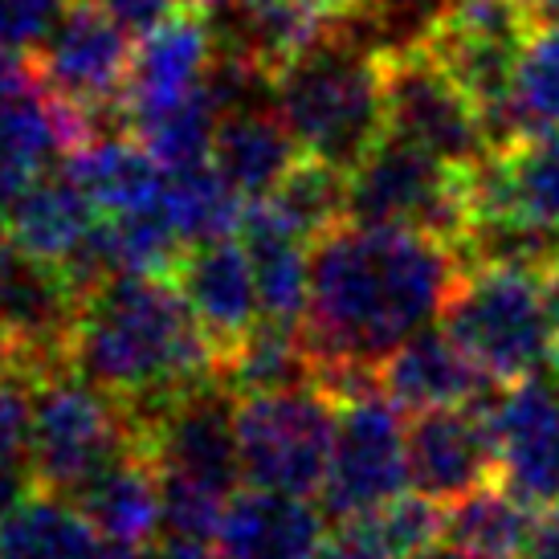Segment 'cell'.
Instances as JSON below:
<instances>
[{
  "instance_id": "6da1fadb",
  "label": "cell",
  "mask_w": 559,
  "mask_h": 559,
  "mask_svg": "<svg viewBox=\"0 0 559 559\" xmlns=\"http://www.w3.org/2000/svg\"><path fill=\"white\" fill-rule=\"evenodd\" d=\"M466 274L445 237L340 221L311 246V302L302 340L314 368H380L417 331L433 326Z\"/></svg>"
},
{
  "instance_id": "7a4b0ae2",
  "label": "cell",
  "mask_w": 559,
  "mask_h": 559,
  "mask_svg": "<svg viewBox=\"0 0 559 559\" xmlns=\"http://www.w3.org/2000/svg\"><path fill=\"white\" fill-rule=\"evenodd\" d=\"M66 368L127 404L131 420L217 376V347L180 286L152 274H110L79 302Z\"/></svg>"
},
{
  "instance_id": "3957f363",
  "label": "cell",
  "mask_w": 559,
  "mask_h": 559,
  "mask_svg": "<svg viewBox=\"0 0 559 559\" xmlns=\"http://www.w3.org/2000/svg\"><path fill=\"white\" fill-rule=\"evenodd\" d=\"M384 49L364 13L340 16L274 74V107L307 156L352 171L384 140Z\"/></svg>"
},
{
  "instance_id": "277c9868",
  "label": "cell",
  "mask_w": 559,
  "mask_h": 559,
  "mask_svg": "<svg viewBox=\"0 0 559 559\" xmlns=\"http://www.w3.org/2000/svg\"><path fill=\"white\" fill-rule=\"evenodd\" d=\"M539 270L466 265L441 326L498 384H519L556 368V331Z\"/></svg>"
},
{
  "instance_id": "5b68a950",
  "label": "cell",
  "mask_w": 559,
  "mask_h": 559,
  "mask_svg": "<svg viewBox=\"0 0 559 559\" xmlns=\"http://www.w3.org/2000/svg\"><path fill=\"white\" fill-rule=\"evenodd\" d=\"M347 221L420 229L462 249L474 225L469 164H450L384 131V140L347 171Z\"/></svg>"
},
{
  "instance_id": "8992f818",
  "label": "cell",
  "mask_w": 559,
  "mask_h": 559,
  "mask_svg": "<svg viewBox=\"0 0 559 559\" xmlns=\"http://www.w3.org/2000/svg\"><path fill=\"white\" fill-rule=\"evenodd\" d=\"M135 445V420L119 396L70 368L37 376L29 466L49 495L74 498L98 469Z\"/></svg>"
},
{
  "instance_id": "52a82bcc",
  "label": "cell",
  "mask_w": 559,
  "mask_h": 559,
  "mask_svg": "<svg viewBox=\"0 0 559 559\" xmlns=\"http://www.w3.org/2000/svg\"><path fill=\"white\" fill-rule=\"evenodd\" d=\"M340 401L319 384L237 396V450L249 486L311 498L335 450Z\"/></svg>"
},
{
  "instance_id": "ba28073f",
  "label": "cell",
  "mask_w": 559,
  "mask_h": 559,
  "mask_svg": "<svg viewBox=\"0 0 559 559\" xmlns=\"http://www.w3.org/2000/svg\"><path fill=\"white\" fill-rule=\"evenodd\" d=\"M535 29L539 16L531 13L527 0H445V9L420 33V46L478 103L495 147L514 70Z\"/></svg>"
},
{
  "instance_id": "9c48e42d",
  "label": "cell",
  "mask_w": 559,
  "mask_h": 559,
  "mask_svg": "<svg viewBox=\"0 0 559 559\" xmlns=\"http://www.w3.org/2000/svg\"><path fill=\"white\" fill-rule=\"evenodd\" d=\"M389 392H368L340 404L335 450L323 481V511L335 523H356L404 495L408 478V429Z\"/></svg>"
},
{
  "instance_id": "30bf717a",
  "label": "cell",
  "mask_w": 559,
  "mask_h": 559,
  "mask_svg": "<svg viewBox=\"0 0 559 559\" xmlns=\"http://www.w3.org/2000/svg\"><path fill=\"white\" fill-rule=\"evenodd\" d=\"M389 131L450 164H478L495 140L490 123L457 82L417 41L384 49Z\"/></svg>"
},
{
  "instance_id": "8fae6325",
  "label": "cell",
  "mask_w": 559,
  "mask_h": 559,
  "mask_svg": "<svg viewBox=\"0 0 559 559\" xmlns=\"http://www.w3.org/2000/svg\"><path fill=\"white\" fill-rule=\"evenodd\" d=\"M135 445L156 462L159 478L192 481L225 498H234L246 481L237 450V396L221 380L135 420Z\"/></svg>"
},
{
  "instance_id": "7c38bea8",
  "label": "cell",
  "mask_w": 559,
  "mask_h": 559,
  "mask_svg": "<svg viewBox=\"0 0 559 559\" xmlns=\"http://www.w3.org/2000/svg\"><path fill=\"white\" fill-rule=\"evenodd\" d=\"M131 37L135 33L123 21H115L103 4L74 0L33 58L53 91L86 107L98 123L119 127V103L135 62Z\"/></svg>"
},
{
  "instance_id": "4fadbf2b",
  "label": "cell",
  "mask_w": 559,
  "mask_h": 559,
  "mask_svg": "<svg viewBox=\"0 0 559 559\" xmlns=\"http://www.w3.org/2000/svg\"><path fill=\"white\" fill-rule=\"evenodd\" d=\"M551 372L507 384L486 401L495 481L539 514L559 507V380Z\"/></svg>"
},
{
  "instance_id": "5bb4252c",
  "label": "cell",
  "mask_w": 559,
  "mask_h": 559,
  "mask_svg": "<svg viewBox=\"0 0 559 559\" xmlns=\"http://www.w3.org/2000/svg\"><path fill=\"white\" fill-rule=\"evenodd\" d=\"M213 58H217V33L204 16L188 9H176L159 25L140 33L135 62L119 103V131L201 91L209 82Z\"/></svg>"
},
{
  "instance_id": "9a60e30c",
  "label": "cell",
  "mask_w": 559,
  "mask_h": 559,
  "mask_svg": "<svg viewBox=\"0 0 559 559\" xmlns=\"http://www.w3.org/2000/svg\"><path fill=\"white\" fill-rule=\"evenodd\" d=\"M486 401L417 413V420L408 425V478H413V490L437 498V502H457L486 481H495L498 466L495 437L486 425Z\"/></svg>"
},
{
  "instance_id": "2e32d148",
  "label": "cell",
  "mask_w": 559,
  "mask_h": 559,
  "mask_svg": "<svg viewBox=\"0 0 559 559\" xmlns=\"http://www.w3.org/2000/svg\"><path fill=\"white\" fill-rule=\"evenodd\" d=\"M171 282L180 286V295L209 331V340L217 347V364L262 323L258 278H253L246 241L221 237V241L188 246L171 270Z\"/></svg>"
},
{
  "instance_id": "e0dca14e",
  "label": "cell",
  "mask_w": 559,
  "mask_h": 559,
  "mask_svg": "<svg viewBox=\"0 0 559 559\" xmlns=\"http://www.w3.org/2000/svg\"><path fill=\"white\" fill-rule=\"evenodd\" d=\"M474 221L514 217L559 229V131L519 135L469 164Z\"/></svg>"
},
{
  "instance_id": "ac0fdd59",
  "label": "cell",
  "mask_w": 559,
  "mask_h": 559,
  "mask_svg": "<svg viewBox=\"0 0 559 559\" xmlns=\"http://www.w3.org/2000/svg\"><path fill=\"white\" fill-rule=\"evenodd\" d=\"M495 384L445 326H425L380 364V389L408 413L481 404Z\"/></svg>"
},
{
  "instance_id": "d6986e66",
  "label": "cell",
  "mask_w": 559,
  "mask_h": 559,
  "mask_svg": "<svg viewBox=\"0 0 559 559\" xmlns=\"http://www.w3.org/2000/svg\"><path fill=\"white\" fill-rule=\"evenodd\" d=\"M213 544L221 559H314L326 544L323 511L311 498L246 481L221 514Z\"/></svg>"
},
{
  "instance_id": "ffe728a7",
  "label": "cell",
  "mask_w": 559,
  "mask_h": 559,
  "mask_svg": "<svg viewBox=\"0 0 559 559\" xmlns=\"http://www.w3.org/2000/svg\"><path fill=\"white\" fill-rule=\"evenodd\" d=\"M74 502L107 544L152 551L164 535V481L140 445L107 462L74 495Z\"/></svg>"
},
{
  "instance_id": "44dd1931",
  "label": "cell",
  "mask_w": 559,
  "mask_h": 559,
  "mask_svg": "<svg viewBox=\"0 0 559 559\" xmlns=\"http://www.w3.org/2000/svg\"><path fill=\"white\" fill-rule=\"evenodd\" d=\"M4 225H9L16 249L25 258L70 265L79 258V249L91 241L94 225H98V209L70 171L46 168L37 171L29 185L21 188V197L4 209Z\"/></svg>"
},
{
  "instance_id": "7402d4cb",
  "label": "cell",
  "mask_w": 559,
  "mask_h": 559,
  "mask_svg": "<svg viewBox=\"0 0 559 559\" xmlns=\"http://www.w3.org/2000/svg\"><path fill=\"white\" fill-rule=\"evenodd\" d=\"M302 156L307 152L295 140L290 123L278 115V107L262 103V107H237L221 115L209 164L246 201H262L282 185V176L295 168Z\"/></svg>"
},
{
  "instance_id": "603a6c76",
  "label": "cell",
  "mask_w": 559,
  "mask_h": 559,
  "mask_svg": "<svg viewBox=\"0 0 559 559\" xmlns=\"http://www.w3.org/2000/svg\"><path fill=\"white\" fill-rule=\"evenodd\" d=\"M66 171L91 197L98 217H123V213L159 209L164 185H168V168L135 135H127L119 127L94 135L82 152H74L66 159Z\"/></svg>"
},
{
  "instance_id": "cb8c5ba5",
  "label": "cell",
  "mask_w": 559,
  "mask_h": 559,
  "mask_svg": "<svg viewBox=\"0 0 559 559\" xmlns=\"http://www.w3.org/2000/svg\"><path fill=\"white\" fill-rule=\"evenodd\" d=\"M103 535L66 495H37L0 523V559H98Z\"/></svg>"
},
{
  "instance_id": "d4e9b609",
  "label": "cell",
  "mask_w": 559,
  "mask_h": 559,
  "mask_svg": "<svg viewBox=\"0 0 559 559\" xmlns=\"http://www.w3.org/2000/svg\"><path fill=\"white\" fill-rule=\"evenodd\" d=\"M217 376L234 396L302 389V384H314V359L307 352L302 331L262 319L229 356L221 359Z\"/></svg>"
},
{
  "instance_id": "484cf974",
  "label": "cell",
  "mask_w": 559,
  "mask_h": 559,
  "mask_svg": "<svg viewBox=\"0 0 559 559\" xmlns=\"http://www.w3.org/2000/svg\"><path fill=\"white\" fill-rule=\"evenodd\" d=\"M246 204V197L213 164H192V168L168 171L159 209L171 221V229L185 237V246H204V241L241 234Z\"/></svg>"
},
{
  "instance_id": "4316f807",
  "label": "cell",
  "mask_w": 559,
  "mask_h": 559,
  "mask_svg": "<svg viewBox=\"0 0 559 559\" xmlns=\"http://www.w3.org/2000/svg\"><path fill=\"white\" fill-rule=\"evenodd\" d=\"M559 131V21H539L531 33L523 62L514 70L511 98L502 107L498 147L519 135H551Z\"/></svg>"
},
{
  "instance_id": "83f0119b",
  "label": "cell",
  "mask_w": 559,
  "mask_h": 559,
  "mask_svg": "<svg viewBox=\"0 0 559 559\" xmlns=\"http://www.w3.org/2000/svg\"><path fill=\"white\" fill-rule=\"evenodd\" d=\"M535 514L498 481H486L474 495L457 498L445 511V539L481 559H514L527 544Z\"/></svg>"
},
{
  "instance_id": "f1b7e54d",
  "label": "cell",
  "mask_w": 559,
  "mask_h": 559,
  "mask_svg": "<svg viewBox=\"0 0 559 559\" xmlns=\"http://www.w3.org/2000/svg\"><path fill=\"white\" fill-rule=\"evenodd\" d=\"M262 201H270V209L314 246L326 229L347 221V171L319 156H302Z\"/></svg>"
},
{
  "instance_id": "f546056e",
  "label": "cell",
  "mask_w": 559,
  "mask_h": 559,
  "mask_svg": "<svg viewBox=\"0 0 559 559\" xmlns=\"http://www.w3.org/2000/svg\"><path fill=\"white\" fill-rule=\"evenodd\" d=\"M217 123H221V107L217 98L209 94V82H204L201 91L188 94L185 103L156 110V115H147L140 123H131L127 135H135L164 168L176 171V168H192V164H209Z\"/></svg>"
},
{
  "instance_id": "4dcf8cb0",
  "label": "cell",
  "mask_w": 559,
  "mask_h": 559,
  "mask_svg": "<svg viewBox=\"0 0 559 559\" xmlns=\"http://www.w3.org/2000/svg\"><path fill=\"white\" fill-rule=\"evenodd\" d=\"M340 527H356L376 551H384L389 559H408L445 535V511H441L437 498L420 495V490H413V495L404 490L392 502H384L380 511L364 514L356 523H340Z\"/></svg>"
},
{
  "instance_id": "1f68e13d",
  "label": "cell",
  "mask_w": 559,
  "mask_h": 559,
  "mask_svg": "<svg viewBox=\"0 0 559 559\" xmlns=\"http://www.w3.org/2000/svg\"><path fill=\"white\" fill-rule=\"evenodd\" d=\"M74 0H0V49H37Z\"/></svg>"
},
{
  "instance_id": "d6a6232c",
  "label": "cell",
  "mask_w": 559,
  "mask_h": 559,
  "mask_svg": "<svg viewBox=\"0 0 559 559\" xmlns=\"http://www.w3.org/2000/svg\"><path fill=\"white\" fill-rule=\"evenodd\" d=\"M33 392H37L33 372L0 376V457H29Z\"/></svg>"
},
{
  "instance_id": "836d02e7",
  "label": "cell",
  "mask_w": 559,
  "mask_h": 559,
  "mask_svg": "<svg viewBox=\"0 0 559 559\" xmlns=\"http://www.w3.org/2000/svg\"><path fill=\"white\" fill-rule=\"evenodd\" d=\"M37 490L41 486H37L29 457H0V523L13 511H21Z\"/></svg>"
},
{
  "instance_id": "e575fe53",
  "label": "cell",
  "mask_w": 559,
  "mask_h": 559,
  "mask_svg": "<svg viewBox=\"0 0 559 559\" xmlns=\"http://www.w3.org/2000/svg\"><path fill=\"white\" fill-rule=\"evenodd\" d=\"M94 4H103V9H107L115 21H123L131 33H147L168 13H176V0H94Z\"/></svg>"
},
{
  "instance_id": "d590c367",
  "label": "cell",
  "mask_w": 559,
  "mask_h": 559,
  "mask_svg": "<svg viewBox=\"0 0 559 559\" xmlns=\"http://www.w3.org/2000/svg\"><path fill=\"white\" fill-rule=\"evenodd\" d=\"M514 559H559V507H551V511L535 519L527 544Z\"/></svg>"
},
{
  "instance_id": "8d00e7d4",
  "label": "cell",
  "mask_w": 559,
  "mask_h": 559,
  "mask_svg": "<svg viewBox=\"0 0 559 559\" xmlns=\"http://www.w3.org/2000/svg\"><path fill=\"white\" fill-rule=\"evenodd\" d=\"M33 176H37V168H33L29 159H21L13 147H4V143H0V209H9Z\"/></svg>"
},
{
  "instance_id": "74e56055",
  "label": "cell",
  "mask_w": 559,
  "mask_h": 559,
  "mask_svg": "<svg viewBox=\"0 0 559 559\" xmlns=\"http://www.w3.org/2000/svg\"><path fill=\"white\" fill-rule=\"evenodd\" d=\"M314 559H389V556L376 551L356 527H340V535H331V539L319 547V556Z\"/></svg>"
},
{
  "instance_id": "f35d334b",
  "label": "cell",
  "mask_w": 559,
  "mask_h": 559,
  "mask_svg": "<svg viewBox=\"0 0 559 559\" xmlns=\"http://www.w3.org/2000/svg\"><path fill=\"white\" fill-rule=\"evenodd\" d=\"M544 290H547V314H551V331H556V372H559V262L547 270Z\"/></svg>"
},
{
  "instance_id": "ab89813d",
  "label": "cell",
  "mask_w": 559,
  "mask_h": 559,
  "mask_svg": "<svg viewBox=\"0 0 559 559\" xmlns=\"http://www.w3.org/2000/svg\"><path fill=\"white\" fill-rule=\"evenodd\" d=\"M302 4H311L314 13L326 16V21H340V16H356L364 9V0H302Z\"/></svg>"
},
{
  "instance_id": "60d3db41",
  "label": "cell",
  "mask_w": 559,
  "mask_h": 559,
  "mask_svg": "<svg viewBox=\"0 0 559 559\" xmlns=\"http://www.w3.org/2000/svg\"><path fill=\"white\" fill-rule=\"evenodd\" d=\"M229 4L234 0H176V9H188V13H197V16H204L209 25L217 21V16H225L229 13Z\"/></svg>"
},
{
  "instance_id": "b9f144b4",
  "label": "cell",
  "mask_w": 559,
  "mask_h": 559,
  "mask_svg": "<svg viewBox=\"0 0 559 559\" xmlns=\"http://www.w3.org/2000/svg\"><path fill=\"white\" fill-rule=\"evenodd\" d=\"M9 372H25V359H21V347L13 343V335L0 326V376Z\"/></svg>"
},
{
  "instance_id": "7bdbcfd3",
  "label": "cell",
  "mask_w": 559,
  "mask_h": 559,
  "mask_svg": "<svg viewBox=\"0 0 559 559\" xmlns=\"http://www.w3.org/2000/svg\"><path fill=\"white\" fill-rule=\"evenodd\" d=\"M156 559H221V556H209L204 544H185V539H168L164 551Z\"/></svg>"
},
{
  "instance_id": "ee69618b",
  "label": "cell",
  "mask_w": 559,
  "mask_h": 559,
  "mask_svg": "<svg viewBox=\"0 0 559 559\" xmlns=\"http://www.w3.org/2000/svg\"><path fill=\"white\" fill-rule=\"evenodd\" d=\"M408 559H481V556H474V551H466V547L450 544V539H445V544L437 539V544H429L425 551H417V556H408Z\"/></svg>"
},
{
  "instance_id": "f6af8a7d",
  "label": "cell",
  "mask_w": 559,
  "mask_h": 559,
  "mask_svg": "<svg viewBox=\"0 0 559 559\" xmlns=\"http://www.w3.org/2000/svg\"><path fill=\"white\" fill-rule=\"evenodd\" d=\"M16 258H21V249H16L13 234H9V225L0 221V286H4V278H9V270H13Z\"/></svg>"
},
{
  "instance_id": "bcb514c9",
  "label": "cell",
  "mask_w": 559,
  "mask_h": 559,
  "mask_svg": "<svg viewBox=\"0 0 559 559\" xmlns=\"http://www.w3.org/2000/svg\"><path fill=\"white\" fill-rule=\"evenodd\" d=\"M98 559H147L143 547H123V544H103Z\"/></svg>"
},
{
  "instance_id": "7dc6e473",
  "label": "cell",
  "mask_w": 559,
  "mask_h": 559,
  "mask_svg": "<svg viewBox=\"0 0 559 559\" xmlns=\"http://www.w3.org/2000/svg\"><path fill=\"white\" fill-rule=\"evenodd\" d=\"M539 21H559V0H527Z\"/></svg>"
}]
</instances>
